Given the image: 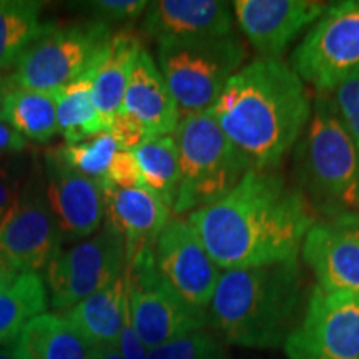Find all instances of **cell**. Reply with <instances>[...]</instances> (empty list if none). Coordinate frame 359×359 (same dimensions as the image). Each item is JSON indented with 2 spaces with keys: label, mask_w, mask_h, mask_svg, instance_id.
Segmentation results:
<instances>
[{
  "label": "cell",
  "mask_w": 359,
  "mask_h": 359,
  "mask_svg": "<svg viewBox=\"0 0 359 359\" xmlns=\"http://www.w3.org/2000/svg\"><path fill=\"white\" fill-rule=\"evenodd\" d=\"M188 223L223 271L298 258L316 213L276 170L251 167L222 200L195 210Z\"/></svg>",
  "instance_id": "1"
},
{
  "label": "cell",
  "mask_w": 359,
  "mask_h": 359,
  "mask_svg": "<svg viewBox=\"0 0 359 359\" xmlns=\"http://www.w3.org/2000/svg\"><path fill=\"white\" fill-rule=\"evenodd\" d=\"M208 111L251 167L276 170L306 130L313 102L293 67L257 58L230 79Z\"/></svg>",
  "instance_id": "2"
},
{
  "label": "cell",
  "mask_w": 359,
  "mask_h": 359,
  "mask_svg": "<svg viewBox=\"0 0 359 359\" xmlns=\"http://www.w3.org/2000/svg\"><path fill=\"white\" fill-rule=\"evenodd\" d=\"M306 283L298 258L223 271L206 309L208 326L226 344L276 349L302 321Z\"/></svg>",
  "instance_id": "3"
},
{
  "label": "cell",
  "mask_w": 359,
  "mask_h": 359,
  "mask_svg": "<svg viewBox=\"0 0 359 359\" xmlns=\"http://www.w3.org/2000/svg\"><path fill=\"white\" fill-rule=\"evenodd\" d=\"M298 190L326 219L359 218V148L330 95H316L311 118L296 143Z\"/></svg>",
  "instance_id": "4"
},
{
  "label": "cell",
  "mask_w": 359,
  "mask_h": 359,
  "mask_svg": "<svg viewBox=\"0 0 359 359\" xmlns=\"http://www.w3.org/2000/svg\"><path fill=\"white\" fill-rule=\"evenodd\" d=\"M173 138L180 160V187L173 206L177 215L222 200L251 168L248 156L223 133L210 111L180 118Z\"/></svg>",
  "instance_id": "5"
},
{
  "label": "cell",
  "mask_w": 359,
  "mask_h": 359,
  "mask_svg": "<svg viewBox=\"0 0 359 359\" xmlns=\"http://www.w3.org/2000/svg\"><path fill=\"white\" fill-rule=\"evenodd\" d=\"M246 52L238 32L172 40L158 45V67L177 102L180 118L212 109L231 77L243 69Z\"/></svg>",
  "instance_id": "6"
},
{
  "label": "cell",
  "mask_w": 359,
  "mask_h": 359,
  "mask_svg": "<svg viewBox=\"0 0 359 359\" xmlns=\"http://www.w3.org/2000/svg\"><path fill=\"white\" fill-rule=\"evenodd\" d=\"M114 30L98 20L57 27L48 24L30 43L11 75L20 88L58 92L92 69Z\"/></svg>",
  "instance_id": "7"
},
{
  "label": "cell",
  "mask_w": 359,
  "mask_h": 359,
  "mask_svg": "<svg viewBox=\"0 0 359 359\" xmlns=\"http://www.w3.org/2000/svg\"><path fill=\"white\" fill-rule=\"evenodd\" d=\"M154 248L140 251L123 271L132 326L147 349L210 327L205 309L188 304L160 275Z\"/></svg>",
  "instance_id": "8"
},
{
  "label": "cell",
  "mask_w": 359,
  "mask_h": 359,
  "mask_svg": "<svg viewBox=\"0 0 359 359\" xmlns=\"http://www.w3.org/2000/svg\"><path fill=\"white\" fill-rule=\"evenodd\" d=\"M291 67L318 95H331L359 70V0L333 2L291 55Z\"/></svg>",
  "instance_id": "9"
},
{
  "label": "cell",
  "mask_w": 359,
  "mask_h": 359,
  "mask_svg": "<svg viewBox=\"0 0 359 359\" xmlns=\"http://www.w3.org/2000/svg\"><path fill=\"white\" fill-rule=\"evenodd\" d=\"M64 236L45 193L43 165H30L11 208L0 219V251L20 273L47 269L62 251Z\"/></svg>",
  "instance_id": "10"
},
{
  "label": "cell",
  "mask_w": 359,
  "mask_h": 359,
  "mask_svg": "<svg viewBox=\"0 0 359 359\" xmlns=\"http://www.w3.org/2000/svg\"><path fill=\"white\" fill-rule=\"evenodd\" d=\"M45 271L52 306L67 311L123 275V236L105 219L87 240L62 250Z\"/></svg>",
  "instance_id": "11"
},
{
  "label": "cell",
  "mask_w": 359,
  "mask_h": 359,
  "mask_svg": "<svg viewBox=\"0 0 359 359\" xmlns=\"http://www.w3.org/2000/svg\"><path fill=\"white\" fill-rule=\"evenodd\" d=\"M283 349L288 359H359V294L314 286Z\"/></svg>",
  "instance_id": "12"
},
{
  "label": "cell",
  "mask_w": 359,
  "mask_h": 359,
  "mask_svg": "<svg viewBox=\"0 0 359 359\" xmlns=\"http://www.w3.org/2000/svg\"><path fill=\"white\" fill-rule=\"evenodd\" d=\"M154 253L165 281L188 304L206 311L222 273L190 223L180 218L170 219L156 238Z\"/></svg>",
  "instance_id": "13"
},
{
  "label": "cell",
  "mask_w": 359,
  "mask_h": 359,
  "mask_svg": "<svg viewBox=\"0 0 359 359\" xmlns=\"http://www.w3.org/2000/svg\"><path fill=\"white\" fill-rule=\"evenodd\" d=\"M330 4L320 0H236L233 15L259 58L280 57L306 29L316 24Z\"/></svg>",
  "instance_id": "14"
},
{
  "label": "cell",
  "mask_w": 359,
  "mask_h": 359,
  "mask_svg": "<svg viewBox=\"0 0 359 359\" xmlns=\"http://www.w3.org/2000/svg\"><path fill=\"white\" fill-rule=\"evenodd\" d=\"M43 178L48 205L64 241L83 240L100 230L107 217L100 183L64 163L53 148L43 155Z\"/></svg>",
  "instance_id": "15"
},
{
  "label": "cell",
  "mask_w": 359,
  "mask_h": 359,
  "mask_svg": "<svg viewBox=\"0 0 359 359\" xmlns=\"http://www.w3.org/2000/svg\"><path fill=\"white\" fill-rule=\"evenodd\" d=\"M302 257L316 286L359 294V218L314 223L303 241Z\"/></svg>",
  "instance_id": "16"
},
{
  "label": "cell",
  "mask_w": 359,
  "mask_h": 359,
  "mask_svg": "<svg viewBox=\"0 0 359 359\" xmlns=\"http://www.w3.org/2000/svg\"><path fill=\"white\" fill-rule=\"evenodd\" d=\"M235 30L231 4L218 0H156L148 2L142 32L156 43L217 37Z\"/></svg>",
  "instance_id": "17"
},
{
  "label": "cell",
  "mask_w": 359,
  "mask_h": 359,
  "mask_svg": "<svg viewBox=\"0 0 359 359\" xmlns=\"http://www.w3.org/2000/svg\"><path fill=\"white\" fill-rule=\"evenodd\" d=\"M105 219L125 241V264L147 248H154L156 238L170 222L172 210L145 187L103 188Z\"/></svg>",
  "instance_id": "18"
},
{
  "label": "cell",
  "mask_w": 359,
  "mask_h": 359,
  "mask_svg": "<svg viewBox=\"0 0 359 359\" xmlns=\"http://www.w3.org/2000/svg\"><path fill=\"white\" fill-rule=\"evenodd\" d=\"M118 114H127L138 120L150 133V137L173 135L178 127L180 111L177 102L170 92L160 67L155 64L145 48L138 53L130 74L122 109Z\"/></svg>",
  "instance_id": "19"
},
{
  "label": "cell",
  "mask_w": 359,
  "mask_h": 359,
  "mask_svg": "<svg viewBox=\"0 0 359 359\" xmlns=\"http://www.w3.org/2000/svg\"><path fill=\"white\" fill-rule=\"evenodd\" d=\"M142 48L138 35L130 30H120L111 34L93 62V102L109 132L111 122L122 109L130 74Z\"/></svg>",
  "instance_id": "20"
},
{
  "label": "cell",
  "mask_w": 359,
  "mask_h": 359,
  "mask_svg": "<svg viewBox=\"0 0 359 359\" xmlns=\"http://www.w3.org/2000/svg\"><path fill=\"white\" fill-rule=\"evenodd\" d=\"M127 304V285L122 275L111 285L67 309L62 316L92 348L116 346Z\"/></svg>",
  "instance_id": "21"
},
{
  "label": "cell",
  "mask_w": 359,
  "mask_h": 359,
  "mask_svg": "<svg viewBox=\"0 0 359 359\" xmlns=\"http://www.w3.org/2000/svg\"><path fill=\"white\" fill-rule=\"evenodd\" d=\"M11 348L17 359H93V349L60 314L34 318Z\"/></svg>",
  "instance_id": "22"
},
{
  "label": "cell",
  "mask_w": 359,
  "mask_h": 359,
  "mask_svg": "<svg viewBox=\"0 0 359 359\" xmlns=\"http://www.w3.org/2000/svg\"><path fill=\"white\" fill-rule=\"evenodd\" d=\"M93 65L87 74L57 92V127L67 145L109 132L93 102Z\"/></svg>",
  "instance_id": "23"
},
{
  "label": "cell",
  "mask_w": 359,
  "mask_h": 359,
  "mask_svg": "<svg viewBox=\"0 0 359 359\" xmlns=\"http://www.w3.org/2000/svg\"><path fill=\"white\" fill-rule=\"evenodd\" d=\"M2 120L25 140L47 143L58 133L57 92L20 88L12 90L4 107Z\"/></svg>",
  "instance_id": "24"
},
{
  "label": "cell",
  "mask_w": 359,
  "mask_h": 359,
  "mask_svg": "<svg viewBox=\"0 0 359 359\" xmlns=\"http://www.w3.org/2000/svg\"><path fill=\"white\" fill-rule=\"evenodd\" d=\"M48 294L42 276L22 273L12 286L0 291V346L19 338L34 318L47 313Z\"/></svg>",
  "instance_id": "25"
},
{
  "label": "cell",
  "mask_w": 359,
  "mask_h": 359,
  "mask_svg": "<svg viewBox=\"0 0 359 359\" xmlns=\"http://www.w3.org/2000/svg\"><path fill=\"white\" fill-rule=\"evenodd\" d=\"M140 167L143 187L173 212L180 187L178 147L173 135L151 137L133 150Z\"/></svg>",
  "instance_id": "26"
},
{
  "label": "cell",
  "mask_w": 359,
  "mask_h": 359,
  "mask_svg": "<svg viewBox=\"0 0 359 359\" xmlns=\"http://www.w3.org/2000/svg\"><path fill=\"white\" fill-rule=\"evenodd\" d=\"M42 6L32 0H0V70L12 69L48 24L40 20Z\"/></svg>",
  "instance_id": "27"
},
{
  "label": "cell",
  "mask_w": 359,
  "mask_h": 359,
  "mask_svg": "<svg viewBox=\"0 0 359 359\" xmlns=\"http://www.w3.org/2000/svg\"><path fill=\"white\" fill-rule=\"evenodd\" d=\"M120 150L118 143L111 137L110 132L95 135L88 140L75 143V145H58L53 148L58 158L77 170L85 177L95 180L103 185L109 173L111 160Z\"/></svg>",
  "instance_id": "28"
},
{
  "label": "cell",
  "mask_w": 359,
  "mask_h": 359,
  "mask_svg": "<svg viewBox=\"0 0 359 359\" xmlns=\"http://www.w3.org/2000/svg\"><path fill=\"white\" fill-rule=\"evenodd\" d=\"M228 344L210 327L148 349V359H228Z\"/></svg>",
  "instance_id": "29"
},
{
  "label": "cell",
  "mask_w": 359,
  "mask_h": 359,
  "mask_svg": "<svg viewBox=\"0 0 359 359\" xmlns=\"http://www.w3.org/2000/svg\"><path fill=\"white\" fill-rule=\"evenodd\" d=\"M330 97L341 122L359 148V70L344 80Z\"/></svg>",
  "instance_id": "30"
},
{
  "label": "cell",
  "mask_w": 359,
  "mask_h": 359,
  "mask_svg": "<svg viewBox=\"0 0 359 359\" xmlns=\"http://www.w3.org/2000/svg\"><path fill=\"white\" fill-rule=\"evenodd\" d=\"M90 12L95 15V20L109 25L133 24L145 13L148 2L145 0H97V2H87Z\"/></svg>",
  "instance_id": "31"
},
{
  "label": "cell",
  "mask_w": 359,
  "mask_h": 359,
  "mask_svg": "<svg viewBox=\"0 0 359 359\" xmlns=\"http://www.w3.org/2000/svg\"><path fill=\"white\" fill-rule=\"evenodd\" d=\"M103 188H140L143 180L133 151L118 150L111 160Z\"/></svg>",
  "instance_id": "32"
},
{
  "label": "cell",
  "mask_w": 359,
  "mask_h": 359,
  "mask_svg": "<svg viewBox=\"0 0 359 359\" xmlns=\"http://www.w3.org/2000/svg\"><path fill=\"white\" fill-rule=\"evenodd\" d=\"M19 156V155H17ZM25 178V161L22 158L0 160V219L11 208L13 198Z\"/></svg>",
  "instance_id": "33"
},
{
  "label": "cell",
  "mask_w": 359,
  "mask_h": 359,
  "mask_svg": "<svg viewBox=\"0 0 359 359\" xmlns=\"http://www.w3.org/2000/svg\"><path fill=\"white\" fill-rule=\"evenodd\" d=\"M110 135L118 143L120 150L133 151L135 148L140 147L143 142H147L150 133L147 132L145 127L135 120L133 116L127 114H116L114 122L110 125Z\"/></svg>",
  "instance_id": "34"
},
{
  "label": "cell",
  "mask_w": 359,
  "mask_h": 359,
  "mask_svg": "<svg viewBox=\"0 0 359 359\" xmlns=\"http://www.w3.org/2000/svg\"><path fill=\"white\" fill-rule=\"evenodd\" d=\"M118 351L122 353L123 359H148V349L143 346V343L138 338V334L135 333L132 326V318H130V306L127 304V309H125V320H123V327L122 333H120L118 344H116Z\"/></svg>",
  "instance_id": "35"
},
{
  "label": "cell",
  "mask_w": 359,
  "mask_h": 359,
  "mask_svg": "<svg viewBox=\"0 0 359 359\" xmlns=\"http://www.w3.org/2000/svg\"><path fill=\"white\" fill-rule=\"evenodd\" d=\"M27 150V140L11 125L0 120V160L20 155Z\"/></svg>",
  "instance_id": "36"
},
{
  "label": "cell",
  "mask_w": 359,
  "mask_h": 359,
  "mask_svg": "<svg viewBox=\"0 0 359 359\" xmlns=\"http://www.w3.org/2000/svg\"><path fill=\"white\" fill-rule=\"evenodd\" d=\"M19 276L20 275L15 269V266H13V264L6 258V255L0 251V291L12 286Z\"/></svg>",
  "instance_id": "37"
},
{
  "label": "cell",
  "mask_w": 359,
  "mask_h": 359,
  "mask_svg": "<svg viewBox=\"0 0 359 359\" xmlns=\"http://www.w3.org/2000/svg\"><path fill=\"white\" fill-rule=\"evenodd\" d=\"M13 88H15V83H13L11 75H0V120L4 116V107H6L7 97L11 95Z\"/></svg>",
  "instance_id": "38"
},
{
  "label": "cell",
  "mask_w": 359,
  "mask_h": 359,
  "mask_svg": "<svg viewBox=\"0 0 359 359\" xmlns=\"http://www.w3.org/2000/svg\"><path fill=\"white\" fill-rule=\"evenodd\" d=\"M93 349V359H123L116 346H98Z\"/></svg>",
  "instance_id": "39"
},
{
  "label": "cell",
  "mask_w": 359,
  "mask_h": 359,
  "mask_svg": "<svg viewBox=\"0 0 359 359\" xmlns=\"http://www.w3.org/2000/svg\"><path fill=\"white\" fill-rule=\"evenodd\" d=\"M0 359H17L15 354H13L11 344H6V346H0Z\"/></svg>",
  "instance_id": "40"
}]
</instances>
